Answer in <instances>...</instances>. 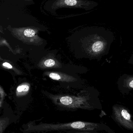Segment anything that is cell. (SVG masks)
I'll use <instances>...</instances> for the list:
<instances>
[{
  "mask_svg": "<svg viewBox=\"0 0 133 133\" xmlns=\"http://www.w3.org/2000/svg\"><path fill=\"white\" fill-rule=\"evenodd\" d=\"M25 36L28 37H32L35 35V32L32 29H27L24 31Z\"/></svg>",
  "mask_w": 133,
  "mask_h": 133,
  "instance_id": "cell-4",
  "label": "cell"
},
{
  "mask_svg": "<svg viewBox=\"0 0 133 133\" xmlns=\"http://www.w3.org/2000/svg\"><path fill=\"white\" fill-rule=\"evenodd\" d=\"M29 90V87L27 85H22L18 86L17 88V92L19 93L26 92Z\"/></svg>",
  "mask_w": 133,
  "mask_h": 133,
  "instance_id": "cell-3",
  "label": "cell"
},
{
  "mask_svg": "<svg viewBox=\"0 0 133 133\" xmlns=\"http://www.w3.org/2000/svg\"><path fill=\"white\" fill-rule=\"evenodd\" d=\"M111 118L120 127L133 131V119L130 110L126 107L116 104L112 107Z\"/></svg>",
  "mask_w": 133,
  "mask_h": 133,
  "instance_id": "cell-1",
  "label": "cell"
},
{
  "mask_svg": "<svg viewBox=\"0 0 133 133\" xmlns=\"http://www.w3.org/2000/svg\"><path fill=\"white\" fill-rule=\"evenodd\" d=\"M117 88L123 95H128L133 90V75L124 74L117 81Z\"/></svg>",
  "mask_w": 133,
  "mask_h": 133,
  "instance_id": "cell-2",
  "label": "cell"
},
{
  "mask_svg": "<svg viewBox=\"0 0 133 133\" xmlns=\"http://www.w3.org/2000/svg\"><path fill=\"white\" fill-rule=\"evenodd\" d=\"M64 2L65 4L69 6H75L77 3V1L76 0H66Z\"/></svg>",
  "mask_w": 133,
  "mask_h": 133,
  "instance_id": "cell-7",
  "label": "cell"
},
{
  "mask_svg": "<svg viewBox=\"0 0 133 133\" xmlns=\"http://www.w3.org/2000/svg\"><path fill=\"white\" fill-rule=\"evenodd\" d=\"M49 77L52 79L56 81L60 80L61 78V76L59 74L54 73H50L49 75Z\"/></svg>",
  "mask_w": 133,
  "mask_h": 133,
  "instance_id": "cell-6",
  "label": "cell"
},
{
  "mask_svg": "<svg viewBox=\"0 0 133 133\" xmlns=\"http://www.w3.org/2000/svg\"><path fill=\"white\" fill-rule=\"evenodd\" d=\"M45 66L48 67H50L54 66L55 64V62L54 60L51 59H49L46 60L45 63Z\"/></svg>",
  "mask_w": 133,
  "mask_h": 133,
  "instance_id": "cell-5",
  "label": "cell"
},
{
  "mask_svg": "<svg viewBox=\"0 0 133 133\" xmlns=\"http://www.w3.org/2000/svg\"><path fill=\"white\" fill-rule=\"evenodd\" d=\"M3 66H4L8 68H12V66L10 64L8 63H4L3 64Z\"/></svg>",
  "mask_w": 133,
  "mask_h": 133,
  "instance_id": "cell-9",
  "label": "cell"
},
{
  "mask_svg": "<svg viewBox=\"0 0 133 133\" xmlns=\"http://www.w3.org/2000/svg\"><path fill=\"white\" fill-rule=\"evenodd\" d=\"M128 63L131 64H133V53L131 54L130 57L128 61Z\"/></svg>",
  "mask_w": 133,
  "mask_h": 133,
  "instance_id": "cell-8",
  "label": "cell"
},
{
  "mask_svg": "<svg viewBox=\"0 0 133 133\" xmlns=\"http://www.w3.org/2000/svg\"><path fill=\"white\" fill-rule=\"evenodd\" d=\"M77 133H108L105 132H102V133H99V132H96V131H82V132H77Z\"/></svg>",
  "mask_w": 133,
  "mask_h": 133,
  "instance_id": "cell-10",
  "label": "cell"
}]
</instances>
